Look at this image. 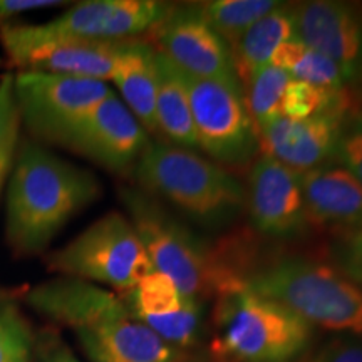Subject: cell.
I'll return each instance as SVG.
<instances>
[{"mask_svg": "<svg viewBox=\"0 0 362 362\" xmlns=\"http://www.w3.org/2000/svg\"><path fill=\"white\" fill-rule=\"evenodd\" d=\"M27 302L40 315L74 330L93 362H185L187 352L139 322L116 293L79 279H57L33 288Z\"/></svg>", "mask_w": 362, "mask_h": 362, "instance_id": "cell-1", "label": "cell"}, {"mask_svg": "<svg viewBox=\"0 0 362 362\" xmlns=\"http://www.w3.org/2000/svg\"><path fill=\"white\" fill-rule=\"evenodd\" d=\"M96 176L44 148L24 143L16 155L7 192V240L17 255L51 243L78 211L98 200Z\"/></svg>", "mask_w": 362, "mask_h": 362, "instance_id": "cell-2", "label": "cell"}, {"mask_svg": "<svg viewBox=\"0 0 362 362\" xmlns=\"http://www.w3.org/2000/svg\"><path fill=\"white\" fill-rule=\"evenodd\" d=\"M232 260L253 292L287 305L312 327L362 341V288L327 262L284 253L259 257L242 240L232 243Z\"/></svg>", "mask_w": 362, "mask_h": 362, "instance_id": "cell-3", "label": "cell"}, {"mask_svg": "<svg viewBox=\"0 0 362 362\" xmlns=\"http://www.w3.org/2000/svg\"><path fill=\"white\" fill-rule=\"evenodd\" d=\"M133 175L138 188L205 228H225L245 211L242 181L197 151L151 141Z\"/></svg>", "mask_w": 362, "mask_h": 362, "instance_id": "cell-4", "label": "cell"}, {"mask_svg": "<svg viewBox=\"0 0 362 362\" xmlns=\"http://www.w3.org/2000/svg\"><path fill=\"white\" fill-rule=\"evenodd\" d=\"M119 200L153 269L173 280L185 296L205 302L238 282L221 248L208 245L153 194L124 187Z\"/></svg>", "mask_w": 362, "mask_h": 362, "instance_id": "cell-5", "label": "cell"}, {"mask_svg": "<svg viewBox=\"0 0 362 362\" xmlns=\"http://www.w3.org/2000/svg\"><path fill=\"white\" fill-rule=\"evenodd\" d=\"M211 352L218 362H293L310 347L314 327L242 280L215 298Z\"/></svg>", "mask_w": 362, "mask_h": 362, "instance_id": "cell-6", "label": "cell"}, {"mask_svg": "<svg viewBox=\"0 0 362 362\" xmlns=\"http://www.w3.org/2000/svg\"><path fill=\"white\" fill-rule=\"evenodd\" d=\"M49 270L72 279L111 285L129 292L153 272L143 243L124 215L111 211L45 260Z\"/></svg>", "mask_w": 362, "mask_h": 362, "instance_id": "cell-7", "label": "cell"}, {"mask_svg": "<svg viewBox=\"0 0 362 362\" xmlns=\"http://www.w3.org/2000/svg\"><path fill=\"white\" fill-rule=\"evenodd\" d=\"M181 72V71H180ZM198 149L221 166H243L259 153V129L243 98V86L183 74Z\"/></svg>", "mask_w": 362, "mask_h": 362, "instance_id": "cell-8", "label": "cell"}, {"mask_svg": "<svg viewBox=\"0 0 362 362\" xmlns=\"http://www.w3.org/2000/svg\"><path fill=\"white\" fill-rule=\"evenodd\" d=\"M13 94L21 124L37 139L62 146L67 134L112 89L104 81L21 71L13 76Z\"/></svg>", "mask_w": 362, "mask_h": 362, "instance_id": "cell-9", "label": "cell"}, {"mask_svg": "<svg viewBox=\"0 0 362 362\" xmlns=\"http://www.w3.org/2000/svg\"><path fill=\"white\" fill-rule=\"evenodd\" d=\"M245 211L255 232L267 238L291 242L312 232L300 175L270 156L260 155L252 163Z\"/></svg>", "mask_w": 362, "mask_h": 362, "instance_id": "cell-10", "label": "cell"}, {"mask_svg": "<svg viewBox=\"0 0 362 362\" xmlns=\"http://www.w3.org/2000/svg\"><path fill=\"white\" fill-rule=\"evenodd\" d=\"M151 34L156 51L183 74L240 83L228 44L211 29L198 4L171 6Z\"/></svg>", "mask_w": 362, "mask_h": 362, "instance_id": "cell-11", "label": "cell"}, {"mask_svg": "<svg viewBox=\"0 0 362 362\" xmlns=\"http://www.w3.org/2000/svg\"><path fill=\"white\" fill-rule=\"evenodd\" d=\"M149 144L148 131L112 93L79 121L62 146L112 173L128 175Z\"/></svg>", "mask_w": 362, "mask_h": 362, "instance_id": "cell-12", "label": "cell"}, {"mask_svg": "<svg viewBox=\"0 0 362 362\" xmlns=\"http://www.w3.org/2000/svg\"><path fill=\"white\" fill-rule=\"evenodd\" d=\"M293 19L297 37L336 62L352 90L362 89V7L312 0L293 4Z\"/></svg>", "mask_w": 362, "mask_h": 362, "instance_id": "cell-13", "label": "cell"}, {"mask_svg": "<svg viewBox=\"0 0 362 362\" xmlns=\"http://www.w3.org/2000/svg\"><path fill=\"white\" fill-rule=\"evenodd\" d=\"M128 293V309L139 322L181 352L197 346L205 330L203 302L185 296L175 282L153 270Z\"/></svg>", "mask_w": 362, "mask_h": 362, "instance_id": "cell-14", "label": "cell"}, {"mask_svg": "<svg viewBox=\"0 0 362 362\" xmlns=\"http://www.w3.org/2000/svg\"><path fill=\"white\" fill-rule=\"evenodd\" d=\"M346 112H327L307 119L277 117L259 128V151L298 175L334 165Z\"/></svg>", "mask_w": 362, "mask_h": 362, "instance_id": "cell-15", "label": "cell"}, {"mask_svg": "<svg viewBox=\"0 0 362 362\" xmlns=\"http://www.w3.org/2000/svg\"><path fill=\"white\" fill-rule=\"evenodd\" d=\"M124 40L54 39L6 51L22 71H39L81 79H111Z\"/></svg>", "mask_w": 362, "mask_h": 362, "instance_id": "cell-16", "label": "cell"}, {"mask_svg": "<svg viewBox=\"0 0 362 362\" xmlns=\"http://www.w3.org/2000/svg\"><path fill=\"white\" fill-rule=\"evenodd\" d=\"M310 228L334 235L362 230V187L342 166H322L300 175Z\"/></svg>", "mask_w": 362, "mask_h": 362, "instance_id": "cell-17", "label": "cell"}, {"mask_svg": "<svg viewBox=\"0 0 362 362\" xmlns=\"http://www.w3.org/2000/svg\"><path fill=\"white\" fill-rule=\"evenodd\" d=\"M111 81L119 89L126 107L148 133L156 129V49L146 40L128 39L116 57Z\"/></svg>", "mask_w": 362, "mask_h": 362, "instance_id": "cell-18", "label": "cell"}, {"mask_svg": "<svg viewBox=\"0 0 362 362\" xmlns=\"http://www.w3.org/2000/svg\"><path fill=\"white\" fill-rule=\"evenodd\" d=\"M158 143L198 151L192 107L181 72L156 51Z\"/></svg>", "mask_w": 362, "mask_h": 362, "instance_id": "cell-19", "label": "cell"}, {"mask_svg": "<svg viewBox=\"0 0 362 362\" xmlns=\"http://www.w3.org/2000/svg\"><path fill=\"white\" fill-rule=\"evenodd\" d=\"M296 37L293 4L280 2L230 47L240 84L243 86L257 71L269 66L280 45Z\"/></svg>", "mask_w": 362, "mask_h": 362, "instance_id": "cell-20", "label": "cell"}, {"mask_svg": "<svg viewBox=\"0 0 362 362\" xmlns=\"http://www.w3.org/2000/svg\"><path fill=\"white\" fill-rule=\"evenodd\" d=\"M270 64L280 67L292 79L302 81V83L327 89L349 88L336 62L309 47L298 37L280 45L272 57Z\"/></svg>", "mask_w": 362, "mask_h": 362, "instance_id": "cell-21", "label": "cell"}, {"mask_svg": "<svg viewBox=\"0 0 362 362\" xmlns=\"http://www.w3.org/2000/svg\"><path fill=\"white\" fill-rule=\"evenodd\" d=\"M279 4L275 0H214L198 6L211 29L232 47L255 22L279 7Z\"/></svg>", "mask_w": 362, "mask_h": 362, "instance_id": "cell-22", "label": "cell"}, {"mask_svg": "<svg viewBox=\"0 0 362 362\" xmlns=\"http://www.w3.org/2000/svg\"><path fill=\"white\" fill-rule=\"evenodd\" d=\"M173 4L158 0H112L111 11L104 21L101 40H128L151 33Z\"/></svg>", "mask_w": 362, "mask_h": 362, "instance_id": "cell-23", "label": "cell"}, {"mask_svg": "<svg viewBox=\"0 0 362 362\" xmlns=\"http://www.w3.org/2000/svg\"><path fill=\"white\" fill-rule=\"evenodd\" d=\"M291 79V76L280 67L269 64L257 71L243 84L247 110L257 129L280 117V104H282L285 89Z\"/></svg>", "mask_w": 362, "mask_h": 362, "instance_id": "cell-24", "label": "cell"}, {"mask_svg": "<svg viewBox=\"0 0 362 362\" xmlns=\"http://www.w3.org/2000/svg\"><path fill=\"white\" fill-rule=\"evenodd\" d=\"M19 129L21 116L13 94V76L6 74L0 79V192L16 160Z\"/></svg>", "mask_w": 362, "mask_h": 362, "instance_id": "cell-25", "label": "cell"}, {"mask_svg": "<svg viewBox=\"0 0 362 362\" xmlns=\"http://www.w3.org/2000/svg\"><path fill=\"white\" fill-rule=\"evenodd\" d=\"M334 163L349 171L362 187V103L357 101L342 117Z\"/></svg>", "mask_w": 362, "mask_h": 362, "instance_id": "cell-26", "label": "cell"}, {"mask_svg": "<svg viewBox=\"0 0 362 362\" xmlns=\"http://www.w3.org/2000/svg\"><path fill=\"white\" fill-rule=\"evenodd\" d=\"M33 336L13 307L0 305V362H29Z\"/></svg>", "mask_w": 362, "mask_h": 362, "instance_id": "cell-27", "label": "cell"}, {"mask_svg": "<svg viewBox=\"0 0 362 362\" xmlns=\"http://www.w3.org/2000/svg\"><path fill=\"white\" fill-rule=\"evenodd\" d=\"M325 252L327 264L362 288V230L334 235Z\"/></svg>", "mask_w": 362, "mask_h": 362, "instance_id": "cell-28", "label": "cell"}, {"mask_svg": "<svg viewBox=\"0 0 362 362\" xmlns=\"http://www.w3.org/2000/svg\"><path fill=\"white\" fill-rule=\"evenodd\" d=\"M305 362H362V341L351 336L334 337L317 347Z\"/></svg>", "mask_w": 362, "mask_h": 362, "instance_id": "cell-29", "label": "cell"}, {"mask_svg": "<svg viewBox=\"0 0 362 362\" xmlns=\"http://www.w3.org/2000/svg\"><path fill=\"white\" fill-rule=\"evenodd\" d=\"M56 6H64V2H56V0H0V19H7L16 13L34 11V8Z\"/></svg>", "mask_w": 362, "mask_h": 362, "instance_id": "cell-30", "label": "cell"}, {"mask_svg": "<svg viewBox=\"0 0 362 362\" xmlns=\"http://www.w3.org/2000/svg\"><path fill=\"white\" fill-rule=\"evenodd\" d=\"M39 362H79L74 354L57 339H51L42 352L39 354Z\"/></svg>", "mask_w": 362, "mask_h": 362, "instance_id": "cell-31", "label": "cell"}, {"mask_svg": "<svg viewBox=\"0 0 362 362\" xmlns=\"http://www.w3.org/2000/svg\"><path fill=\"white\" fill-rule=\"evenodd\" d=\"M185 362H218V361H216L215 357H210V359H198V357H192V359H189L188 357Z\"/></svg>", "mask_w": 362, "mask_h": 362, "instance_id": "cell-32", "label": "cell"}]
</instances>
